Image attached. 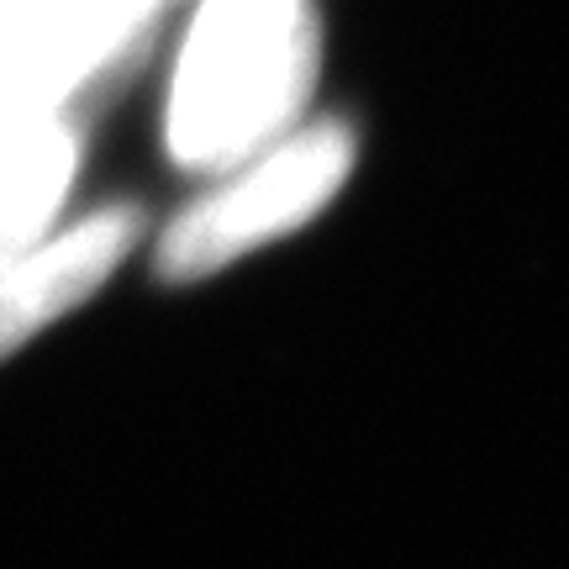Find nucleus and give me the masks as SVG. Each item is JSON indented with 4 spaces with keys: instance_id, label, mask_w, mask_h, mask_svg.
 <instances>
[{
    "instance_id": "obj_1",
    "label": "nucleus",
    "mask_w": 569,
    "mask_h": 569,
    "mask_svg": "<svg viewBox=\"0 0 569 569\" xmlns=\"http://www.w3.org/2000/svg\"><path fill=\"white\" fill-rule=\"evenodd\" d=\"M317 74L306 0H201L169 90V159L217 174L284 138Z\"/></svg>"
},
{
    "instance_id": "obj_2",
    "label": "nucleus",
    "mask_w": 569,
    "mask_h": 569,
    "mask_svg": "<svg viewBox=\"0 0 569 569\" xmlns=\"http://www.w3.org/2000/svg\"><path fill=\"white\" fill-rule=\"evenodd\" d=\"M169 0H0V148L84 132Z\"/></svg>"
},
{
    "instance_id": "obj_3",
    "label": "nucleus",
    "mask_w": 569,
    "mask_h": 569,
    "mask_svg": "<svg viewBox=\"0 0 569 569\" xmlns=\"http://www.w3.org/2000/svg\"><path fill=\"white\" fill-rule=\"evenodd\" d=\"M353 169V132L343 122L290 127L284 138L259 148L253 159L232 163L227 180L184 206L159 238V274L174 284L206 280L311 222Z\"/></svg>"
},
{
    "instance_id": "obj_4",
    "label": "nucleus",
    "mask_w": 569,
    "mask_h": 569,
    "mask_svg": "<svg viewBox=\"0 0 569 569\" xmlns=\"http://www.w3.org/2000/svg\"><path fill=\"white\" fill-rule=\"evenodd\" d=\"M138 232V206H106L63 232H38L32 243L0 253V359L74 311L132 253Z\"/></svg>"
}]
</instances>
